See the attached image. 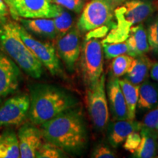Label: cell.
Returning a JSON list of instances; mask_svg holds the SVG:
<instances>
[{"instance_id":"6da1fadb","label":"cell","mask_w":158,"mask_h":158,"mask_svg":"<svg viewBox=\"0 0 158 158\" xmlns=\"http://www.w3.org/2000/svg\"><path fill=\"white\" fill-rule=\"evenodd\" d=\"M43 139L65 152L80 155L88 143V131L81 110L75 107L40 125Z\"/></svg>"},{"instance_id":"7a4b0ae2","label":"cell","mask_w":158,"mask_h":158,"mask_svg":"<svg viewBox=\"0 0 158 158\" xmlns=\"http://www.w3.org/2000/svg\"><path fill=\"white\" fill-rule=\"evenodd\" d=\"M30 105L28 118L40 126L62 112L76 107L78 100L64 88L54 84L38 83L29 86Z\"/></svg>"},{"instance_id":"3957f363","label":"cell","mask_w":158,"mask_h":158,"mask_svg":"<svg viewBox=\"0 0 158 158\" xmlns=\"http://www.w3.org/2000/svg\"><path fill=\"white\" fill-rule=\"evenodd\" d=\"M0 50L31 78H40L42 76L43 64L21 38L17 23L8 20L0 22Z\"/></svg>"},{"instance_id":"277c9868","label":"cell","mask_w":158,"mask_h":158,"mask_svg":"<svg viewBox=\"0 0 158 158\" xmlns=\"http://www.w3.org/2000/svg\"><path fill=\"white\" fill-rule=\"evenodd\" d=\"M154 10L155 7L150 0H127L114 9L116 24L101 43L125 41L129 37L131 27L143 22Z\"/></svg>"},{"instance_id":"5b68a950","label":"cell","mask_w":158,"mask_h":158,"mask_svg":"<svg viewBox=\"0 0 158 158\" xmlns=\"http://www.w3.org/2000/svg\"><path fill=\"white\" fill-rule=\"evenodd\" d=\"M81 69L86 87L93 86L103 73V51L102 43L95 38L85 39L81 48Z\"/></svg>"},{"instance_id":"8992f818","label":"cell","mask_w":158,"mask_h":158,"mask_svg":"<svg viewBox=\"0 0 158 158\" xmlns=\"http://www.w3.org/2000/svg\"><path fill=\"white\" fill-rule=\"evenodd\" d=\"M115 8L113 0H91L82 10L77 28L81 33H86L108 25L112 20Z\"/></svg>"},{"instance_id":"52a82bcc","label":"cell","mask_w":158,"mask_h":158,"mask_svg":"<svg viewBox=\"0 0 158 158\" xmlns=\"http://www.w3.org/2000/svg\"><path fill=\"white\" fill-rule=\"evenodd\" d=\"M10 14L15 20L19 19H54L59 5L53 0H3Z\"/></svg>"},{"instance_id":"ba28073f","label":"cell","mask_w":158,"mask_h":158,"mask_svg":"<svg viewBox=\"0 0 158 158\" xmlns=\"http://www.w3.org/2000/svg\"><path fill=\"white\" fill-rule=\"evenodd\" d=\"M17 29L21 38L41 62L43 66H44L52 76H62V70L60 62L54 45L49 42L36 39L19 23H17Z\"/></svg>"},{"instance_id":"9c48e42d","label":"cell","mask_w":158,"mask_h":158,"mask_svg":"<svg viewBox=\"0 0 158 158\" xmlns=\"http://www.w3.org/2000/svg\"><path fill=\"white\" fill-rule=\"evenodd\" d=\"M89 114L94 127L102 130L109 122V108L106 94V75L103 73L93 86L87 87L86 92Z\"/></svg>"},{"instance_id":"30bf717a","label":"cell","mask_w":158,"mask_h":158,"mask_svg":"<svg viewBox=\"0 0 158 158\" xmlns=\"http://www.w3.org/2000/svg\"><path fill=\"white\" fill-rule=\"evenodd\" d=\"M30 100L27 94H18L0 106V127L20 125L28 118Z\"/></svg>"},{"instance_id":"8fae6325","label":"cell","mask_w":158,"mask_h":158,"mask_svg":"<svg viewBox=\"0 0 158 158\" xmlns=\"http://www.w3.org/2000/svg\"><path fill=\"white\" fill-rule=\"evenodd\" d=\"M56 53L69 71H73L81 52V32L77 27H73L56 42Z\"/></svg>"},{"instance_id":"7c38bea8","label":"cell","mask_w":158,"mask_h":158,"mask_svg":"<svg viewBox=\"0 0 158 158\" xmlns=\"http://www.w3.org/2000/svg\"><path fill=\"white\" fill-rule=\"evenodd\" d=\"M21 79V68L0 50V102L16 92Z\"/></svg>"},{"instance_id":"4fadbf2b","label":"cell","mask_w":158,"mask_h":158,"mask_svg":"<svg viewBox=\"0 0 158 158\" xmlns=\"http://www.w3.org/2000/svg\"><path fill=\"white\" fill-rule=\"evenodd\" d=\"M20 155L21 158H33L36 157L37 151L43 144V134L37 125L25 123L18 131Z\"/></svg>"},{"instance_id":"5bb4252c","label":"cell","mask_w":158,"mask_h":158,"mask_svg":"<svg viewBox=\"0 0 158 158\" xmlns=\"http://www.w3.org/2000/svg\"><path fill=\"white\" fill-rule=\"evenodd\" d=\"M106 88L108 108L114 119H128L127 104L117 77L110 75Z\"/></svg>"},{"instance_id":"9a60e30c","label":"cell","mask_w":158,"mask_h":158,"mask_svg":"<svg viewBox=\"0 0 158 158\" xmlns=\"http://www.w3.org/2000/svg\"><path fill=\"white\" fill-rule=\"evenodd\" d=\"M141 122L130 119H117L108 122L107 124V137L112 147L117 148L123 143L126 138L134 131H140Z\"/></svg>"},{"instance_id":"2e32d148","label":"cell","mask_w":158,"mask_h":158,"mask_svg":"<svg viewBox=\"0 0 158 158\" xmlns=\"http://www.w3.org/2000/svg\"><path fill=\"white\" fill-rule=\"evenodd\" d=\"M20 23L32 36L43 40L56 39L57 33L53 19H19Z\"/></svg>"},{"instance_id":"e0dca14e","label":"cell","mask_w":158,"mask_h":158,"mask_svg":"<svg viewBox=\"0 0 158 158\" xmlns=\"http://www.w3.org/2000/svg\"><path fill=\"white\" fill-rule=\"evenodd\" d=\"M126 42L129 46V55L133 57L144 55L149 51L147 31L141 23L131 27Z\"/></svg>"},{"instance_id":"ac0fdd59","label":"cell","mask_w":158,"mask_h":158,"mask_svg":"<svg viewBox=\"0 0 158 158\" xmlns=\"http://www.w3.org/2000/svg\"><path fill=\"white\" fill-rule=\"evenodd\" d=\"M141 141L139 147L133 154L136 158H152L157 155V130L141 128L140 130Z\"/></svg>"},{"instance_id":"d6986e66","label":"cell","mask_w":158,"mask_h":158,"mask_svg":"<svg viewBox=\"0 0 158 158\" xmlns=\"http://www.w3.org/2000/svg\"><path fill=\"white\" fill-rule=\"evenodd\" d=\"M158 105V85L151 81L144 80L139 88L137 108L142 111L152 110Z\"/></svg>"},{"instance_id":"ffe728a7","label":"cell","mask_w":158,"mask_h":158,"mask_svg":"<svg viewBox=\"0 0 158 158\" xmlns=\"http://www.w3.org/2000/svg\"><path fill=\"white\" fill-rule=\"evenodd\" d=\"M152 65L151 60L145 54L134 57L124 78L135 85L141 84L147 77Z\"/></svg>"},{"instance_id":"44dd1931","label":"cell","mask_w":158,"mask_h":158,"mask_svg":"<svg viewBox=\"0 0 158 158\" xmlns=\"http://www.w3.org/2000/svg\"><path fill=\"white\" fill-rule=\"evenodd\" d=\"M21 157L19 138L13 130L8 129L0 133V158Z\"/></svg>"},{"instance_id":"7402d4cb","label":"cell","mask_w":158,"mask_h":158,"mask_svg":"<svg viewBox=\"0 0 158 158\" xmlns=\"http://www.w3.org/2000/svg\"><path fill=\"white\" fill-rule=\"evenodd\" d=\"M118 82L127 104L128 119L134 120L135 117L136 109H137L140 86L132 84L125 78L118 79Z\"/></svg>"},{"instance_id":"603a6c76","label":"cell","mask_w":158,"mask_h":158,"mask_svg":"<svg viewBox=\"0 0 158 158\" xmlns=\"http://www.w3.org/2000/svg\"><path fill=\"white\" fill-rule=\"evenodd\" d=\"M52 19L54 20L55 27L56 29V39L66 34L73 25V19L72 15L67 11L64 7L60 5H59L58 13L56 17Z\"/></svg>"},{"instance_id":"cb8c5ba5","label":"cell","mask_w":158,"mask_h":158,"mask_svg":"<svg viewBox=\"0 0 158 158\" xmlns=\"http://www.w3.org/2000/svg\"><path fill=\"white\" fill-rule=\"evenodd\" d=\"M133 58L128 54H122L114 58L111 63V74L117 78L124 76L129 70Z\"/></svg>"},{"instance_id":"d4e9b609","label":"cell","mask_w":158,"mask_h":158,"mask_svg":"<svg viewBox=\"0 0 158 158\" xmlns=\"http://www.w3.org/2000/svg\"><path fill=\"white\" fill-rule=\"evenodd\" d=\"M102 51L108 59H111L122 54L129 55L130 49L127 42L102 43Z\"/></svg>"},{"instance_id":"484cf974","label":"cell","mask_w":158,"mask_h":158,"mask_svg":"<svg viewBox=\"0 0 158 158\" xmlns=\"http://www.w3.org/2000/svg\"><path fill=\"white\" fill-rule=\"evenodd\" d=\"M65 152L56 147L54 144L45 141L43 143L37 151L36 157L37 158H61L64 157Z\"/></svg>"},{"instance_id":"4316f807","label":"cell","mask_w":158,"mask_h":158,"mask_svg":"<svg viewBox=\"0 0 158 158\" xmlns=\"http://www.w3.org/2000/svg\"><path fill=\"white\" fill-rule=\"evenodd\" d=\"M147 33L149 50L158 55V15L148 26Z\"/></svg>"},{"instance_id":"83f0119b","label":"cell","mask_w":158,"mask_h":158,"mask_svg":"<svg viewBox=\"0 0 158 158\" xmlns=\"http://www.w3.org/2000/svg\"><path fill=\"white\" fill-rule=\"evenodd\" d=\"M141 124V128L157 130L158 127V105L146 114Z\"/></svg>"},{"instance_id":"f1b7e54d","label":"cell","mask_w":158,"mask_h":158,"mask_svg":"<svg viewBox=\"0 0 158 158\" xmlns=\"http://www.w3.org/2000/svg\"><path fill=\"white\" fill-rule=\"evenodd\" d=\"M141 141V135L140 131H134L126 138L123 147L126 151L134 154L139 147Z\"/></svg>"},{"instance_id":"f546056e","label":"cell","mask_w":158,"mask_h":158,"mask_svg":"<svg viewBox=\"0 0 158 158\" xmlns=\"http://www.w3.org/2000/svg\"><path fill=\"white\" fill-rule=\"evenodd\" d=\"M53 2L76 13H80L84 8L83 0H53Z\"/></svg>"},{"instance_id":"4dcf8cb0","label":"cell","mask_w":158,"mask_h":158,"mask_svg":"<svg viewBox=\"0 0 158 158\" xmlns=\"http://www.w3.org/2000/svg\"><path fill=\"white\" fill-rule=\"evenodd\" d=\"M116 157V154L113 150L105 143L98 144L92 153V157L94 158H114Z\"/></svg>"},{"instance_id":"1f68e13d","label":"cell","mask_w":158,"mask_h":158,"mask_svg":"<svg viewBox=\"0 0 158 158\" xmlns=\"http://www.w3.org/2000/svg\"><path fill=\"white\" fill-rule=\"evenodd\" d=\"M108 31V28L106 26H102V27H98L94 29H92L89 31H88L86 35V40L91 38H102L106 36Z\"/></svg>"},{"instance_id":"d6a6232c","label":"cell","mask_w":158,"mask_h":158,"mask_svg":"<svg viewBox=\"0 0 158 158\" xmlns=\"http://www.w3.org/2000/svg\"><path fill=\"white\" fill-rule=\"evenodd\" d=\"M10 14L8 7L3 0H0V22L7 21Z\"/></svg>"},{"instance_id":"836d02e7","label":"cell","mask_w":158,"mask_h":158,"mask_svg":"<svg viewBox=\"0 0 158 158\" xmlns=\"http://www.w3.org/2000/svg\"><path fill=\"white\" fill-rule=\"evenodd\" d=\"M150 76L152 80L158 82V62L152 65L150 69Z\"/></svg>"},{"instance_id":"e575fe53","label":"cell","mask_w":158,"mask_h":158,"mask_svg":"<svg viewBox=\"0 0 158 158\" xmlns=\"http://www.w3.org/2000/svg\"><path fill=\"white\" fill-rule=\"evenodd\" d=\"M127 0H113V4L114 5V7H118V5H122V3H124V2H126Z\"/></svg>"},{"instance_id":"d590c367","label":"cell","mask_w":158,"mask_h":158,"mask_svg":"<svg viewBox=\"0 0 158 158\" xmlns=\"http://www.w3.org/2000/svg\"><path fill=\"white\" fill-rule=\"evenodd\" d=\"M157 131H158V127H157Z\"/></svg>"}]
</instances>
